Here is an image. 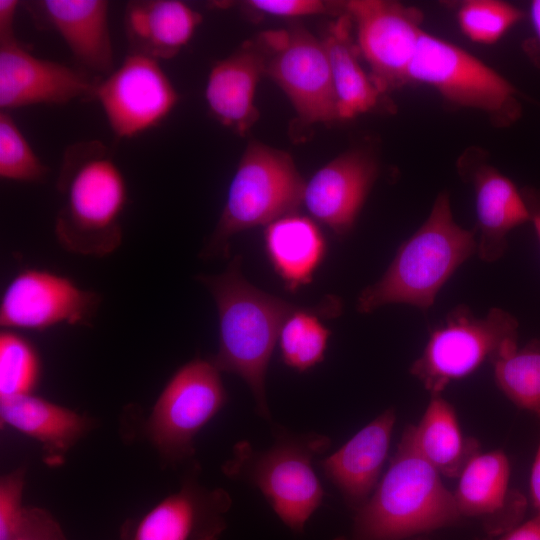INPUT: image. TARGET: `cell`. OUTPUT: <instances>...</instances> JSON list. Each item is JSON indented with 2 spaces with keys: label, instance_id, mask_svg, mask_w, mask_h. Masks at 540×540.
<instances>
[{
  "label": "cell",
  "instance_id": "obj_30",
  "mask_svg": "<svg viewBox=\"0 0 540 540\" xmlns=\"http://www.w3.org/2000/svg\"><path fill=\"white\" fill-rule=\"evenodd\" d=\"M524 18L515 5L499 0H468L457 11L462 33L471 41L493 44Z\"/></svg>",
  "mask_w": 540,
  "mask_h": 540
},
{
  "label": "cell",
  "instance_id": "obj_21",
  "mask_svg": "<svg viewBox=\"0 0 540 540\" xmlns=\"http://www.w3.org/2000/svg\"><path fill=\"white\" fill-rule=\"evenodd\" d=\"M0 422L37 441L44 461L61 465L69 451L96 426L94 418L33 394L0 400Z\"/></svg>",
  "mask_w": 540,
  "mask_h": 540
},
{
  "label": "cell",
  "instance_id": "obj_17",
  "mask_svg": "<svg viewBox=\"0 0 540 540\" xmlns=\"http://www.w3.org/2000/svg\"><path fill=\"white\" fill-rule=\"evenodd\" d=\"M373 157L347 151L321 167L305 184L303 204L312 218L336 235H347L377 178Z\"/></svg>",
  "mask_w": 540,
  "mask_h": 540
},
{
  "label": "cell",
  "instance_id": "obj_33",
  "mask_svg": "<svg viewBox=\"0 0 540 540\" xmlns=\"http://www.w3.org/2000/svg\"><path fill=\"white\" fill-rule=\"evenodd\" d=\"M12 540H67V537L51 512L40 507H26Z\"/></svg>",
  "mask_w": 540,
  "mask_h": 540
},
{
  "label": "cell",
  "instance_id": "obj_12",
  "mask_svg": "<svg viewBox=\"0 0 540 540\" xmlns=\"http://www.w3.org/2000/svg\"><path fill=\"white\" fill-rule=\"evenodd\" d=\"M93 98L118 138L135 137L158 126L179 100L159 61L131 52L98 81Z\"/></svg>",
  "mask_w": 540,
  "mask_h": 540
},
{
  "label": "cell",
  "instance_id": "obj_38",
  "mask_svg": "<svg viewBox=\"0 0 540 540\" xmlns=\"http://www.w3.org/2000/svg\"><path fill=\"white\" fill-rule=\"evenodd\" d=\"M540 421V416L538 417ZM530 494L535 515L540 517V441L533 461L530 475Z\"/></svg>",
  "mask_w": 540,
  "mask_h": 540
},
{
  "label": "cell",
  "instance_id": "obj_5",
  "mask_svg": "<svg viewBox=\"0 0 540 540\" xmlns=\"http://www.w3.org/2000/svg\"><path fill=\"white\" fill-rule=\"evenodd\" d=\"M273 431L274 443L268 449L256 450L245 440L236 443L222 472L259 489L280 520L301 533L325 496L312 463L329 449L331 439L318 433L295 434L278 426Z\"/></svg>",
  "mask_w": 540,
  "mask_h": 540
},
{
  "label": "cell",
  "instance_id": "obj_26",
  "mask_svg": "<svg viewBox=\"0 0 540 540\" xmlns=\"http://www.w3.org/2000/svg\"><path fill=\"white\" fill-rule=\"evenodd\" d=\"M350 17L342 12L330 23L325 45L339 120H349L373 109L381 91L368 76L359 61V51L352 37Z\"/></svg>",
  "mask_w": 540,
  "mask_h": 540
},
{
  "label": "cell",
  "instance_id": "obj_6",
  "mask_svg": "<svg viewBox=\"0 0 540 540\" xmlns=\"http://www.w3.org/2000/svg\"><path fill=\"white\" fill-rule=\"evenodd\" d=\"M306 181L287 152L250 142L231 180L225 205L204 258L226 256L235 234L296 214L303 204Z\"/></svg>",
  "mask_w": 540,
  "mask_h": 540
},
{
  "label": "cell",
  "instance_id": "obj_1",
  "mask_svg": "<svg viewBox=\"0 0 540 540\" xmlns=\"http://www.w3.org/2000/svg\"><path fill=\"white\" fill-rule=\"evenodd\" d=\"M240 266L241 257L235 256L222 273L196 278L213 296L218 312L219 348L211 360L221 372L241 377L258 415L271 420L265 390L268 364L284 322L300 307L249 283Z\"/></svg>",
  "mask_w": 540,
  "mask_h": 540
},
{
  "label": "cell",
  "instance_id": "obj_22",
  "mask_svg": "<svg viewBox=\"0 0 540 540\" xmlns=\"http://www.w3.org/2000/svg\"><path fill=\"white\" fill-rule=\"evenodd\" d=\"M263 75L264 56L256 42L243 45L214 63L205 87L211 114L224 126L244 135L259 118L255 94Z\"/></svg>",
  "mask_w": 540,
  "mask_h": 540
},
{
  "label": "cell",
  "instance_id": "obj_29",
  "mask_svg": "<svg viewBox=\"0 0 540 540\" xmlns=\"http://www.w3.org/2000/svg\"><path fill=\"white\" fill-rule=\"evenodd\" d=\"M35 346L15 330L0 332V400L33 394L41 377Z\"/></svg>",
  "mask_w": 540,
  "mask_h": 540
},
{
  "label": "cell",
  "instance_id": "obj_34",
  "mask_svg": "<svg viewBox=\"0 0 540 540\" xmlns=\"http://www.w3.org/2000/svg\"><path fill=\"white\" fill-rule=\"evenodd\" d=\"M245 3L260 13L286 18L326 14L331 6L321 0H250Z\"/></svg>",
  "mask_w": 540,
  "mask_h": 540
},
{
  "label": "cell",
  "instance_id": "obj_31",
  "mask_svg": "<svg viewBox=\"0 0 540 540\" xmlns=\"http://www.w3.org/2000/svg\"><path fill=\"white\" fill-rule=\"evenodd\" d=\"M47 167L41 162L10 112L0 113V177L4 180L38 183Z\"/></svg>",
  "mask_w": 540,
  "mask_h": 540
},
{
  "label": "cell",
  "instance_id": "obj_24",
  "mask_svg": "<svg viewBox=\"0 0 540 540\" xmlns=\"http://www.w3.org/2000/svg\"><path fill=\"white\" fill-rule=\"evenodd\" d=\"M264 242L271 265L291 291L311 282L326 253L317 224L297 213L268 224Z\"/></svg>",
  "mask_w": 540,
  "mask_h": 540
},
{
  "label": "cell",
  "instance_id": "obj_36",
  "mask_svg": "<svg viewBox=\"0 0 540 540\" xmlns=\"http://www.w3.org/2000/svg\"><path fill=\"white\" fill-rule=\"evenodd\" d=\"M19 5L17 0H0V42L16 38L14 20Z\"/></svg>",
  "mask_w": 540,
  "mask_h": 540
},
{
  "label": "cell",
  "instance_id": "obj_11",
  "mask_svg": "<svg viewBox=\"0 0 540 540\" xmlns=\"http://www.w3.org/2000/svg\"><path fill=\"white\" fill-rule=\"evenodd\" d=\"M342 7L355 29L359 54L381 93L407 84L409 66L425 32L422 12L387 0H350Z\"/></svg>",
  "mask_w": 540,
  "mask_h": 540
},
{
  "label": "cell",
  "instance_id": "obj_8",
  "mask_svg": "<svg viewBox=\"0 0 540 540\" xmlns=\"http://www.w3.org/2000/svg\"><path fill=\"white\" fill-rule=\"evenodd\" d=\"M407 83L435 89L448 103L485 113L500 126L521 115L515 87L461 47L424 32L408 69Z\"/></svg>",
  "mask_w": 540,
  "mask_h": 540
},
{
  "label": "cell",
  "instance_id": "obj_10",
  "mask_svg": "<svg viewBox=\"0 0 540 540\" xmlns=\"http://www.w3.org/2000/svg\"><path fill=\"white\" fill-rule=\"evenodd\" d=\"M256 43L265 75L286 94L303 124L338 119L337 100L323 40L301 26L262 32Z\"/></svg>",
  "mask_w": 540,
  "mask_h": 540
},
{
  "label": "cell",
  "instance_id": "obj_39",
  "mask_svg": "<svg viewBox=\"0 0 540 540\" xmlns=\"http://www.w3.org/2000/svg\"><path fill=\"white\" fill-rule=\"evenodd\" d=\"M525 198L527 200L530 213H531V222L534 226L536 235L540 242V204H536L533 198L527 197L525 195Z\"/></svg>",
  "mask_w": 540,
  "mask_h": 540
},
{
  "label": "cell",
  "instance_id": "obj_27",
  "mask_svg": "<svg viewBox=\"0 0 540 540\" xmlns=\"http://www.w3.org/2000/svg\"><path fill=\"white\" fill-rule=\"evenodd\" d=\"M342 312V301L329 295L314 307H300L284 322L279 346L282 361L290 368L304 372L324 360L331 331L319 317H336Z\"/></svg>",
  "mask_w": 540,
  "mask_h": 540
},
{
  "label": "cell",
  "instance_id": "obj_19",
  "mask_svg": "<svg viewBox=\"0 0 540 540\" xmlns=\"http://www.w3.org/2000/svg\"><path fill=\"white\" fill-rule=\"evenodd\" d=\"M27 8L39 24L61 36L84 71L107 76L115 69L107 1L38 0Z\"/></svg>",
  "mask_w": 540,
  "mask_h": 540
},
{
  "label": "cell",
  "instance_id": "obj_13",
  "mask_svg": "<svg viewBox=\"0 0 540 540\" xmlns=\"http://www.w3.org/2000/svg\"><path fill=\"white\" fill-rule=\"evenodd\" d=\"M101 301L99 293L68 277L27 268L11 279L2 294L0 326L15 331H43L60 324L91 326Z\"/></svg>",
  "mask_w": 540,
  "mask_h": 540
},
{
  "label": "cell",
  "instance_id": "obj_35",
  "mask_svg": "<svg viewBox=\"0 0 540 540\" xmlns=\"http://www.w3.org/2000/svg\"><path fill=\"white\" fill-rule=\"evenodd\" d=\"M480 540H540V517L534 515L530 520L522 522L501 535L487 536Z\"/></svg>",
  "mask_w": 540,
  "mask_h": 540
},
{
  "label": "cell",
  "instance_id": "obj_32",
  "mask_svg": "<svg viewBox=\"0 0 540 540\" xmlns=\"http://www.w3.org/2000/svg\"><path fill=\"white\" fill-rule=\"evenodd\" d=\"M27 469L19 466L0 478V540H12L22 522Z\"/></svg>",
  "mask_w": 540,
  "mask_h": 540
},
{
  "label": "cell",
  "instance_id": "obj_40",
  "mask_svg": "<svg viewBox=\"0 0 540 540\" xmlns=\"http://www.w3.org/2000/svg\"><path fill=\"white\" fill-rule=\"evenodd\" d=\"M407 540H428V539L418 536V537H413V538H410V539H407Z\"/></svg>",
  "mask_w": 540,
  "mask_h": 540
},
{
  "label": "cell",
  "instance_id": "obj_18",
  "mask_svg": "<svg viewBox=\"0 0 540 540\" xmlns=\"http://www.w3.org/2000/svg\"><path fill=\"white\" fill-rule=\"evenodd\" d=\"M458 169L474 190L477 253L482 261L495 262L506 252L508 234L531 220L527 200L512 180L471 151L461 157Z\"/></svg>",
  "mask_w": 540,
  "mask_h": 540
},
{
  "label": "cell",
  "instance_id": "obj_4",
  "mask_svg": "<svg viewBox=\"0 0 540 540\" xmlns=\"http://www.w3.org/2000/svg\"><path fill=\"white\" fill-rule=\"evenodd\" d=\"M475 234L455 222L449 194L441 192L383 276L362 290L357 310L371 313L388 304H407L427 311L454 272L477 252Z\"/></svg>",
  "mask_w": 540,
  "mask_h": 540
},
{
  "label": "cell",
  "instance_id": "obj_7",
  "mask_svg": "<svg viewBox=\"0 0 540 540\" xmlns=\"http://www.w3.org/2000/svg\"><path fill=\"white\" fill-rule=\"evenodd\" d=\"M517 341L518 322L507 311L495 307L477 317L459 304L430 332L410 373L431 395L441 394L452 381L517 348Z\"/></svg>",
  "mask_w": 540,
  "mask_h": 540
},
{
  "label": "cell",
  "instance_id": "obj_9",
  "mask_svg": "<svg viewBox=\"0 0 540 540\" xmlns=\"http://www.w3.org/2000/svg\"><path fill=\"white\" fill-rule=\"evenodd\" d=\"M220 370L194 358L168 380L148 416L146 438L165 464L192 461L194 440L227 402Z\"/></svg>",
  "mask_w": 540,
  "mask_h": 540
},
{
  "label": "cell",
  "instance_id": "obj_16",
  "mask_svg": "<svg viewBox=\"0 0 540 540\" xmlns=\"http://www.w3.org/2000/svg\"><path fill=\"white\" fill-rule=\"evenodd\" d=\"M510 463L502 450L478 453L458 477L453 492L462 519L477 520L488 537L522 523L526 497L510 487Z\"/></svg>",
  "mask_w": 540,
  "mask_h": 540
},
{
  "label": "cell",
  "instance_id": "obj_37",
  "mask_svg": "<svg viewBox=\"0 0 540 540\" xmlns=\"http://www.w3.org/2000/svg\"><path fill=\"white\" fill-rule=\"evenodd\" d=\"M529 18L532 26L533 37L527 45L528 51L540 65V0H533L529 5Z\"/></svg>",
  "mask_w": 540,
  "mask_h": 540
},
{
  "label": "cell",
  "instance_id": "obj_2",
  "mask_svg": "<svg viewBox=\"0 0 540 540\" xmlns=\"http://www.w3.org/2000/svg\"><path fill=\"white\" fill-rule=\"evenodd\" d=\"M56 187L64 197L54 223L58 244L81 256L114 253L123 240L121 218L128 189L108 148L98 140L67 147Z\"/></svg>",
  "mask_w": 540,
  "mask_h": 540
},
{
  "label": "cell",
  "instance_id": "obj_23",
  "mask_svg": "<svg viewBox=\"0 0 540 540\" xmlns=\"http://www.w3.org/2000/svg\"><path fill=\"white\" fill-rule=\"evenodd\" d=\"M202 22L201 14L179 0L130 1L124 29L131 53L155 60L175 57Z\"/></svg>",
  "mask_w": 540,
  "mask_h": 540
},
{
  "label": "cell",
  "instance_id": "obj_14",
  "mask_svg": "<svg viewBox=\"0 0 540 540\" xmlns=\"http://www.w3.org/2000/svg\"><path fill=\"white\" fill-rule=\"evenodd\" d=\"M200 466L192 461L180 488L159 501L138 522L125 525L122 540H218L227 528L232 506L223 488L209 489L199 481Z\"/></svg>",
  "mask_w": 540,
  "mask_h": 540
},
{
  "label": "cell",
  "instance_id": "obj_3",
  "mask_svg": "<svg viewBox=\"0 0 540 540\" xmlns=\"http://www.w3.org/2000/svg\"><path fill=\"white\" fill-rule=\"evenodd\" d=\"M462 520L453 492L417 450L409 425L350 531L334 540H407Z\"/></svg>",
  "mask_w": 540,
  "mask_h": 540
},
{
  "label": "cell",
  "instance_id": "obj_25",
  "mask_svg": "<svg viewBox=\"0 0 540 540\" xmlns=\"http://www.w3.org/2000/svg\"><path fill=\"white\" fill-rule=\"evenodd\" d=\"M409 427L421 456L445 477L458 479L481 452L479 441L462 433L453 406L441 394L431 395L418 424Z\"/></svg>",
  "mask_w": 540,
  "mask_h": 540
},
{
  "label": "cell",
  "instance_id": "obj_20",
  "mask_svg": "<svg viewBox=\"0 0 540 540\" xmlns=\"http://www.w3.org/2000/svg\"><path fill=\"white\" fill-rule=\"evenodd\" d=\"M395 421V409H386L320 462L324 475L354 513L368 501L379 483Z\"/></svg>",
  "mask_w": 540,
  "mask_h": 540
},
{
  "label": "cell",
  "instance_id": "obj_28",
  "mask_svg": "<svg viewBox=\"0 0 540 540\" xmlns=\"http://www.w3.org/2000/svg\"><path fill=\"white\" fill-rule=\"evenodd\" d=\"M498 388L518 408L540 416V339L502 355L492 363Z\"/></svg>",
  "mask_w": 540,
  "mask_h": 540
},
{
  "label": "cell",
  "instance_id": "obj_15",
  "mask_svg": "<svg viewBox=\"0 0 540 540\" xmlns=\"http://www.w3.org/2000/svg\"><path fill=\"white\" fill-rule=\"evenodd\" d=\"M98 81L86 71L33 55L16 38L0 42L1 111L93 98Z\"/></svg>",
  "mask_w": 540,
  "mask_h": 540
}]
</instances>
